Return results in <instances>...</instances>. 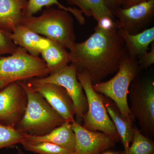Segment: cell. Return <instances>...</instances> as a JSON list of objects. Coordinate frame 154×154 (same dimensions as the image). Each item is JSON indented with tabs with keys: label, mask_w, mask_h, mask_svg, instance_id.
Segmentation results:
<instances>
[{
	"label": "cell",
	"mask_w": 154,
	"mask_h": 154,
	"mask_svg": "<svg viewBox=\"0 0 154 154\" xmlns=\"http://www.w3.org/2000/svg\"><path fill=\"white\" fill-rule=\"evenodd\" d=\"M69 53L70 63L88 72L94 85L117 72L127 50L117 28L105 30L97 25L87 40L75 42Z\"/></svg>",
	"instance_id": "1"
},
{
	"label": "cell",
	"mask_w": 154,
	"mask_h": 154,
	"mask_svg": "<svg viewBox=\"0 0 154 154\" xmlns=\"http://www.w3.org/2000/svg\"><path fill=\"white\" fill-rule=\"evenodd\" d=\"M19 82L27 94V104L24 115L16 128L31 135L42 136L63 124L64 119L27 81Z\"/></svg>",
	"instance_id": "2"
},
{
	"label": "cell",
	"mask_w": 154,
	"mask_h": 154,
	"mask_svg": "<svg viewBox=\"0 0 154 154\" xmlns=\"http://www.w3.org/2000/svg\"><path fill=\"white\" fill-rule=\"evenodd\" d=\"M21 24L69 50L75 42L73 19L64 10L47 8L38 17L24 16Z\"/></svg>",
	"instance_id": "3"
},
{
	"label": "cell",
	"mask_w": 154,
	"mask_h": 154,
	"mask_svg": "<svg viewBox=\"0 0 154 154\" xmlns=\"http://www.w3.org/2000/svg\"><path fill=\"white\" fill-rule=\"evenodd\" d=\"M140 69L136 59L127 53L122 59L116 74L107 82L93 85L94 91L114 102L124 117L134 121L128 102L130 86L137 77Z\"/></svg>",
	"instance_id": "4"
},
{
	"label": "cell",
	"mask_w": 154,
	"mask_h": 154,
	"mask_svg": "<svg viewBox=\"0 0 154 154\" xmlns=\"http://www.w3.org/2000/svg\"><path fill=\"white\" fill-rule=\"evenodd\" d=\"M48 75L43 60L30 55L23 48L18 46L14 53L0 57V91L13 83Z\"/></svg>",
	"instance_id": "5"
},
{
	"label": "cell",
	"mask_w": 154,
	"mask_h": 154,
	"mask_svg": "<svg viewBox=\"0 0 154 154\" xmlns=\"http://www.w3.org/2000/svg\"><path fill=\"white\" fill-rule=\"evenodd\" d=\"M77 77L88 101V110L83 117V126L90 130L104 133L116 142L121 140L115 125L107 113L102 96L93 89L91 76L86 71L78 68Z\"/></svg>",
	"instance_id": "6"
},
{
	"label": "cell",
	"mask_w": 154,
	"mask_h": 154,
	"mask_svg": "<svg viewBox=\"0 0 154 154\" xmlns=\"http://www.w3.org/2000/svg\"><path fill=\"white\" fill-rule=\"evenodd\" d=\"M131 113L137 119L142 133L148 137L154 134V82L152 79L136 78L130 86Z\"/></svg>",
	"instance_id": "7"
},
{
	"label": "cell",
	"mask_w": 154,
	"mask_h": 154,
	"mask_svg": "<svg viewBox=\"0 0 154 154\" xmlns=\"http://www.w3.org/2000/svg\"><path fill=\"white\" fill-rule=\"evenodd\" d=\"M77 69L76 66L71 63L54 73L33 79L38 82L55 84L64 88L73 103L76 121L80 123L88 110V103L82 86L77 79Z\"/></svg>",
	"instance_id": "8"
},
{
	"label": "cell",
	"mask_w": 154,
	"mask_h": 154,
	"mask_svg": "<svg viewBox=\"0 0 154 154\" xmlns=\"http://www.w3.org/2000/svg\"><path fill=\"white\" fill-rule=\"evenodd\" d=\"M27 104V94L19 82L1 90L0 123L16 128L24 115Z\"/></svg>",
	"instance_id": "9"
},
{
	"label": "cell",
	"mask_w": 154,
	"mask_h": 154,
	"mask_svg": "<svg viewBox=\"0 0 154 154\" xmlns=\"http://www.w3.org/2000/svg\"><path fill=\"white\" fill-rule=\"evenodd\" d=\"M117 29H122L130 34L140 32L152 18L154 0L146 2L128 8H118L113 10Z\"/></svg>",
	"instance_id": "10"
},
{
	"label": "cell",
	"mask_w": 154,
	"mask_h": 154,
	"mask_svg": "<svg viewBox=\"0 0 154 154\" xmlns=\"http://www.w3.org/2000/svg\"><path fill=\"white\" fill-rule=\"evenodd\" d=\"M26 81L34 91L44 97L65 122L72 123L75 121L73 103L64 88L55 84L38 82L33 78Z\"/></svg>",
	"instance_id": "11"
},
{
	"label": "cell",
	"mask_w": 154,
	"mask_h": 154,
	"mask_svg": "<svg viewBox=\"0 0 154 154\" xmlns=\"http://www.w3.org/2000/svg\"><path fill=\"white\" fill-rule=\"evenodd\" d=\"M71 124L75 137V154H101L115 146V141L104 133L87 129L75 120Z\"/></svg>",
	"instance_id": "12"
},
{
	"label": "cell",
	"mask_w": 154,
	"mask_h": 154,
	"mask_svg": "<svg viewBox=\"0 0 154 154\" xmlns=\"http://www.w3.org/2000/svg\"><path fill=\"white\" fill-rule=\"evenodd\" d=\"M26 140L32 143L48 142L57 145L73 152L75 151V137L71 123L65 122L47 134L34 136L24 133Z\"/></svg>",
	"instance_id": "13"
},
{
	"label": "cell",
	"mask_w": 154,
	"mask_h": 154,
	"mask_svg": "<svg viewBox=\"0 0 154 154\" xmlns=\"http://www.w3.org/2000/svg\"><path fill=\"white\" fill-rule=\"evenodd\" d=\"M12 41L17 46L25 48L29 54L39 57L42 51L49 44V39L42 37L20 24L11 33Z\"/></svg>",
	"instance_id": "14"
},
{
	"label": "cell",
	"mask_w": 154,
	"mask_h": 154,
	"mask_svg": "<svg viewBox=\"0 0 154 154\" xmlns=\"http://www.w3.org/2000/svg\"><path fill=\"white\" fill-rule=\"evenodd\" d=\"M28 0H0V27L12 33L21 24Z\"/></svg>",
	"instance_id": "15"
},
{
	"label": "cell",
	"mask_w": 154,
	"mask_h": 154,
	"mask_svg": "<svg viewBox=\"0 0 154 154\" xmlns=\"http://www.w3.org/2000/svg\"><path fill=\"white\" fill-rule=\"evenodd\" d=\"M102 99L107 113L115 125L122 142L124 148L123 152H126L134 136L135 128L133 125L134 121L124 117L110 99L104 97H102Z\"/></svg>",
	"instance_id": "16"
},
{
	"label": "cell",
	"mask_w": 154,
	"mask_h": 154,
	"mask_svg": "<svg viewBox=\"0 0 154 154\" xmlns=\"http://www.w3.org/2000/svg\"><path fill=\"white\" fill-rule=\"evenodd\" d=\"M117 31L124 42L128 54L134 58L147 52L149 45L154 42V27L136 34H130L122 29H118Z\"/></svg>",
	"instance_id": "17"
},
{
	"label": "cell",
	"mask_w": 154,
	"mask_h": 154,
	"mask_svg": "<svg viewBox=\"0 0 154 154\" xmlns=\"http://www.w3.org/2000/svg\"><path fill=\"white\" fill-rule=\"evenodd\" d=\"M49 39V44L42 51L41 55L45 63L49 75L54 73L70 63L69 53L56 42Z\"/></svg>",
	"instance_id": "18"
},
{
	"label": "cell",
	"mask_w": 154,
	"mask_h": 154,
	"mask_svg": "<svg viewBox=\"0 0 154 154\" xmlns=\"http://www.w3.org/2000/svg\"><path fill=\"white\" fill-rule=\"evenodd\" d=\"M71 5L77 6L88 17H92L97 22L104 17L114 19L113 11L107 7L104 0H65Z\"/></svg>",
	"instance_id": "19"
},
{
	"label": "cell",
	"mask_w": 154,
	"mask_h": 154,
	"mask_svg": "<svg viewBox=\"0 0 154 154\" xmlns=\"http://www.w3.org/2000/svg\"><path fill=\"white\" fill-rule=\"evenodd\" d=\"M57 6L58 8L68 11L73 15L81 25L85 23V19L82 12L76 8L66 7L62 5L58 0H28L26 9L24 12L25 16H32L40 11L44 7L49 8L51 6Z\"/></svg>",
	"instance_id": "20"
},
{
	"label": "cell",
	"mask_w": 154,
	"mask_h": 154,
	"mask_svg": "<svg viewBox=\"0 0 154 154\" xmlns=\"http://www.w3.org/2000/svg\"><path fill=\"white\" fill-rule=\"evenodd\" d=\"M132 144L126 152H116L117 154H154L153 141L144 135L137 128H135Z\"/></svg>",
	"instance_id": "21"
},
{
	"label": "cell",
	"mask_w": 154,
	"mask_h": 154,
	"mask_svg": "<svg viewBox=\"0 0 154 154\" xmlns=\"http://www.w3.org/2000/svg\"><path fill=\"white\" fill-rule=\"evenodd\" d=\"M25 140L24 133L15 128L0 123V149L14 146Z\"/></svg>",
	"instance_id": "22"
},
{
	"label": "cell",
	"mask_w": 154,
	"mask_h": 154,
	"mask_svg": "<svg viewBox=\"0 0 154 154\" xmlns=\"http://www.w3.org/2000/svg\"><path fill=\"white\" fill-rule=\"evenodd\" d=\"M28 151L39 154H75L74 152L48 142L32 143L28 140L23 141L21 143Z\"/></svg>",
	"instance_id": "23"
},
{
	"label": "cell",
	"mask_w": 154,
	"mask_h": 154,
	"mask_svg": "<svg viewBox=\"0 0 154 154\" xmlns=\"http://www.w3.org/2000/svg\"><path fill=\"white\" fill-rule=\"evenodd\" d=\"M11 33L0 27V57L4 54H12L18 47L12 41Z\"/></svg>",
	"instance_id": "24"
},
{
	"label": "cell",
	"mask_w": 154,
	"mask_h": 154,
	"mask_svg": "<svg viewBox=\"0 0 154 154\" xmlns=\"http://www.w3.org/2000/svg\"><path fill=\"white\" fill-rule=\"evenodd\" d=\"M137 61L140 69H146L154 63V42L151 43V48L149 52H146L140 57Z\"/></svg>",
	"instance_id": "25"
},
{
	"label": "cell",
	"mask_w": 154,
	"mask_h": 154,
	"mask_svg": "<svg viewBox=\"0 0 154 154\" xmlns=\"http://www.w3.org/2000/svg\"><path fill=\"white\" fill-rule=\"evenodd\" d=\"M98 25L105 30H110L116 28L114 19L109 17H104L98 22Z\"/></svg>",
	"instance_id": "26"
},
{
	"label": "cell",
	"mask_w": 154,
	"mask_h": 154,
	"mask_svg": "<svg viewBox=\"0 0 154 154\" xmlns=\"http://www.w3.org/2000/svg\"><path fill=\"white\" fill-rule=\"evenodd\" d=\"M104 2L109 8L112 11L118 8L119 6L123 5V0H104Z\"/></svg>",
	"instance_id": "27"
},
{
	"label": "cell",
	"mask_w": 154,
	"mask_h": 154,
	"mask_svg": "<svg viewBox=\"0 0 154 154\" xmlns=\"http://www.w3.org/2000/svg\"><path fill=\"white\" fill-rule=\"evenodd\" d=\"M147 1L148 0H127L123 4V8H129Z\"/></svg>",
	"instance_id": "28"
},
{
	"label": "cell",
	"mask_w": 154,
	"mask_h": 154,
	"mask_svg": "<svg viewBox=\"0 0 154 154\" xmlns=\"http://www.w3.org/2000/svg\"><path fill=\"white\" fill-rule=\"evenodd\" d=\"M17 153H18V154H26L22 150V149H21L20 148L17 147Z\"/></svg>",
	"instance_id": "29"
},
{
	"label": "cell",
	"mask_w": 154,
	"mask_h": 154,
	"mask_svg": "<svg viewBox=\"0 0 154 154\" xmlns=\"http://www.w3.org/2000/svg\"><path fill=\"white\" fill-rule=\"evenodd\" d=\"M101 154H117V153H116V152L113 153V152H104L102 153Z\"/></svg>",
	"instance_id": "30"
},
{
	"label": "cell",
	"mask_w": 154,
	"mask_h": 154,
	"mask_svg": "<svg viewBox=\"0 0 154 154\" xmlns=\"http://www.w3.org/2000/svg\"><path fill=\"white\" fill-rule=\"evenodd\" d=\"M126 1H127V0H123V2H124V3L125 2H126ZM123 4H124V3H123Z\"/></svg>",
	"instance_id": "31"
}]
</instances>
